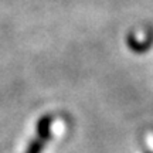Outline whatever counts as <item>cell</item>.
<instances>
[{
	"mask_svg": "<svg viewBox=\"0 0 153 153\" xmlns=\"http://www.w3.org/2000/svg\"><path fill=\"white\" fill-rule=\"evenodd\" d=\"M51 137V118L44 116L37 125V137L28 145L26 153H41Z\"/></svg>",
	"mask_w": 153,
	"mask_h": 153,
	"instance_id": "1",
	"label": "cell"
},
{
	"mask_svg": "<svg viewBox=\"0 0 153 153\" xmlns=\"http://www.w3.org/2000/svg\"><path fill=\"white\" fill-rule=\"evenodd\" d=\"M145 153H152V152H145Z\"/></svg>",
	"mask_w": 153,
	"mask_h": 153,
	"instance_id": "2",
	"label": "cell"
}]
</instances>
